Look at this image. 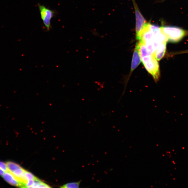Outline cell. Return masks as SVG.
<instances>
[{"label": "cell", "mask_w": 188, "mask_h": 188, "mask_svg": "<svg viewBox=\"0 0 188 188\" xmlns=\"http://www.w3.org/2000/svg\"><path fill=\"white\" fill-rule=\"evenodd\" d=\"M141 61L146 70L152 76L154 80L158 81L160 76L159 65L153 54L141 58Z\"/></svg>", "instance_id": "cell-2"}, {"label": "cell", "mask_w": 188, "mask_h": 188, "mask_svg": "<svg viewBox=\"0 0 188 188\" xmlns=\"http://www.w3.org/2000/svg\"><path fill=\"white\" fill-rule=\"evenodd\" d=\"M167 43H164L162 44L153 54L154 57L157 60L160 61L164 57L166 52Z\"/></svg>", "instance_id": "cell-7"}, {"label": "cell", "mask_w": 188, "mask_h": 188, "mask_svg": "<svg viewBox=\"0 0 188 188\" xmlns=\"http://www.w3.org/2000/svg\"><path fill=\"white\" fill-rule=\"evenodd\" d=\"M161 32L166 36L168 41L177 43L188 35V31L178 27L164 26L160 27Z\"/></svg>", "instance_id": "cell-1"}, {"label": "cell", "mask_w": 188, "mask_h": 188, "mask_svg": "<svg viewBox=\"0 0 188 188\" xmlns=\"http://www.w3.org/2000/svg\"><path fill=\"white\" fill-rule=\"evenodd\" d=\"M9 172L12 173L15 170L21 168L19 164L11 161H8L6 163Z\"/></svg>", "instance_id": "cell-8"}, {"label": "cell", "mask_w": 188, "mask_h": 188, "mask_svg": "<svg viewBox=\"0 0 188 188\" xmlns=\"http://www.w3.org/2000/svg\"><path fill=\"white\" fill-rule=\"evenodd\" d=\"M38 7L40 10L41 19L46 30L48 31L51 29V20L55 15L56 12L40 4H38Z\"/></svg>", "instance_id": "cell-4"}, {"label": "cell", "mask_w": 188, "mask_h": 188, "mask_svg": "<svg viewBox=\"0 0 188 188\" xmlns=\"http://www.w3.org/2000/svg\"><path fill=\"white\" fill-rule=\"evenodd\" d=\"M2 177L5 181L13 186L24 187V185L17 181L13 175L9 171L5 172Z\"/></svg>", "instance_id": "cell-5"}, {"label": "cell", "mask_w": 188, "mask_h": 188, "mask_svg": "<svg viewBox=\"0 0 188 188\" xmlns=\"http://www.w3.org/2000/svg\"><path fill=\"white\" fill-rule=\"evenodd\" d=\"M141 58L137 45H136L131 62V72H132L140 65Z\"/></svg>", "instance_id": "cell-6"}, {"label": "cell", "mask_w": 188, "mask_h": 188, "mask_svg": "<svg viewBox=\"0 0 188 188\" xmlns=\"http://www.w3.org/2000/svg\"><path fill=\"white\" fill-rule=\"evenodd\" d=\"M25 176L28 181L30 180H34L36 178L34 175L26 170L25 172Z\"/></svg>", "instance_id": "cell-10"}, {"label": "cell", "mask_w": 188, "mask_h": 188, "mask_svg": "<svg viewBox=\"0 0 188 188\" xmlns=\"http://www.w3.org/2000/svg\"><path fill=\"white\" fill-rule=\"evenodd\" d=\"M5 171L1 169H0V176L2 177H3L5 174Z\"/></svg>", "instance_id": "cell-13"}, {"label": "cell", "mask_w": 188, "mask_h": 188, "mask_svg": "<svg viewBox=\"0 0 188 188\" xmlns=\"http://www.w3.org/2000/svg\"><path fill=\"white\" fill-rule=\"evenodd\" d=\"M35 179L29 180L25 185V187L32 188L33 185L34 184Z\"/></svg>", "instance_id": "cell-12"}, {"label": "cell", "mask_w": 188, "mask_h": 188, "mask_svg": "<svg viewBox=\"0 0 188 188\" xmlns=\"http://www.w3.org/2000/svg\"><path fill=\"white\" fill-rule=\"evenodd\" d=\"M0 169L3 170L5 172L9 171L6 163L0 161Z\"/></svg>", "instance_id": "cell-11"}, {"label": "cell", "mask_w": 188, "mask_h": 188, "mask_svg": "<svg viewBox=\"0 0 188 188\" xmlns=\"http://www.w3.org/2000/svg\"><path fill=\"white\" fill-rule=\"evenodd\" d=\"M81 181L77 182L68 183L63 185L60 187L61 188H79Z\"/></svg>", "instance_id": "cell-9"}, {"label": "cell", "mask_w": 188, "mask_h": 188, "mask_svg": "<svg viewBox=\"0 0 188 188\" xmlns=\"http://www.w3.org/2000/svg\"><path fill=\"white\" fill-rule=\"evenodd\" d=\"M188 53V50H185L184 51H181V52H179L177 53V54H182V53Z\"/></svg>", "instance_id": "cell-14"}, {"label": "cell", "mask_w": 188, "mask_h": 188, "mask_svg": "<svg viewBox=\"0 0 188 188\" xmlns=\"http://www.w3.org/2000/svg\"><path fill=\"white\" fill-rule=\"evenodd\" d=\"M135 10L136 20V39L140 40L141 36L144 29L147 25L148 23L147 22L141 14L134 0H132Z\"/></svg>", "instance_id": "cell-3"}]
</instances>
